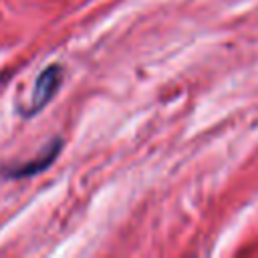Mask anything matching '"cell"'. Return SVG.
Instances as JSON below:
<instances>
[{
    "mask_svg": "<svg viewBox=\"0 0 258 258\" xmlns=\"http://www.w3.org/2000/svg\"><path fill=\"white\" fill-rule=\"evenodd\" d=\"M60 81H62V69L58 64L46 67L36 77L34 87H32V95H30V103H28V107H24L22 115H26V117L36 115L46 103H50L52 97L56 95L58 87H60Z\"/></svg>",
    "mask_w": 258,
    "mask_h": 258,
    "instance_id": "1",
    "label": "cell"
},
{
    "mask_svg": "<svg viewBox=\"0 0 258 258\" xmlns=\"http://www.w3.org/2000/svg\"><path fill=\"white\" fill-rule=\"evenodd\" d=\"M60 145H62L60 139H52V141L42 149V153H38L34 159H28L26 163H22V165H18V167L4 169V175H6V177H30V175L40 173L42 169H46V167L54 161V157H56L58 151H60Z\"/></svg>",
    "mask_w": 258,
    "mask_h": 258,
    "instance_id": "2",
    "label": "cell"
}]
</instances>
